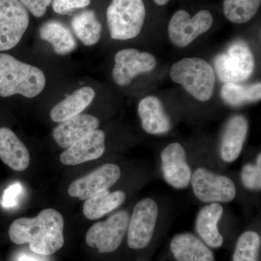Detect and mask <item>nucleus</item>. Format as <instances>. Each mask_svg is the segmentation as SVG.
Wrapping results in <instances>:
<instances>
[{"label": "nucleus", "instance_id": "nucleus-1", "mask_svg": "<svg viewBox=\"0 0 261 261\" xmlns=\"http://www.w3.org/2000/svg\"><path fill=\"white\" fill-rule=\"evenodd\" d=\"M64 219L53 208L44 209L34 218L15 220L9 228V237L16 245L29 244L31 251L48 256L64 245Z\"/></svg>", "mask_w": 261, "mask_h": 261}, {"label": "nucleus", "instance_id": "nucleus-2", "mask_svg": "<svg viewBox=\"0 0 261 261\" xmlns=\"http://www.w3.org/2000/svg\"><path fill=\"white\" fill-rule=\"evenodd\" d=\"M46 84L44 73L33 65L10 55L0 54V96L21 94L32 98L42 92Z\"/></svg>", "mask_w": 261, "mask_h": 261}, {"label": "nucleus", "instance_id": "nucleus-3", "mask_svg": "<svg viewBox=\"0 0 261 261\" xmlns=\"http://www.w3.org/2000/svg\"><path fill=\"white\" fill-rule=\"evenodd\" d=\"M170 76L192 97L202 102L209 100L214 94L216 74L212 66L198 58H186L171 66Z\"/></svg>", "mask_w": 261, "mask_h": 261}, {"label": "nucleus", "instance_id": "nucleus-4", "mask_svg": "<svg viewBox=\"0 0 261 261\" xmlns=\"http://www.w3.org/2000/svg\"><path fill=\"white\" fill-rule=\"evenodd\" d=\"M145 16L142 0H112L107 10L111 37L116 40L137 37L143 27Z\"/></svg>", "mask_w": 261, "mask_h": 261}, {"label": "nucleus", "instance_id": "nucleus-5", "mask_svg": "<svg viewBox=\"0 0 261 261\" xmlns=\"http://www.w3.org/2000/svg\"><path fill=\"white\" fill-rule=\"evenodd\" d=\"M214 67L221 82L239 84L250 78L255 67V60L246 43L238 41L215 58Z\"/></svg>", "mask_w": 261, "mask_h": 261}, {"label": "nucleus", "instance_id": "nucleus-6", "mask_svg": "<svg viewBox=\"0 0 261 261\" xmlns=\"http://www.w3.org/2000/svg\"><path fill=\"white\" fill-rule=\"evenodd\" d=\"M159 214V206L152 199L146 197L137 202L126 233L130 250L140 251L148 248L153 240Z\"/></svg>", "mask_w": 261, "mask_h": 261}, {"label": "nucleus", "instance_id": "nucleus-7", "mask_svg": "<svg viewBox=\"0 0 261 261\" xmlns=\"http://www.w3.org/2000/svg\"><path fill=\"white\" fill-rule=\"evenodd\" d=\"M129 222V215L120 211L111 215L106 221H99L92 226L86 235L89 247L97 249L100 254L116 251L126 236Z\"/></svg>", "mask_w": 261, "mask_h": 261}, {"label": "nucleus", "instance_id": "nucleus-8", "mask_svg": "<svg viewBox=\"0 0 261 261\" xmlns=\"http://www.w3.org/2000/svg\"><path fill=\"white\" fill-rule=\"evenodd\" d=\"M190 182L196 197L206 203L229 202L236 197V187L231 178L207 168L195 170Z\"/></svg>", "mask_w": 261, "mask_h": 261}, {"label": "nucleus", "instance_id": "nucleus-9", "mask_svg": "<svg viewBox=\"0 0 261 261\" xmlns=\"http://www.w3.org/2000/svg\"><path fill=\"white\" fill-rule=\"evenodd\" d=\"M29 24L28 12L18 0H0V51L15 47Z\"/></svg>", "mask_w": 261, "mask_h": 261}, {"label": "nucleus", "instance_id": "nucleus-10", "mask_svg": "<svg viewBox=\"0 0 261 261\" xmlns=\"http://www.w3.org/2000/svg\"><path fill=\"white\" fill-rule=\"evenodd\" d=\"M213 21V15L207 10L199 11L193 18L185 10H178L168 24V35L174 45L185 47L207 32L212 27Z\"/></svg>", "mask_w": 261, "mask_h": 261}, {"label": "nucleus", "instance_id": "nucleus-11", "mask_svg": "<svg viewBox=\"0 0 261 261\" xmlns=\"http://www.w3.org/2000/svg\"><path fill=\"white\" fill-rule=\"evenodd\" d=\"M121 176V169L112 163L103 165L83 177L70 184L68 194L70 197L86 200L99 192L108 190Z\"/></svg>", "mask_w": 261, "mask_h": 261}, {"label": "nucleus", "instance_id": "nucleus-12", "mask_svg": "<svg viewBox=\"0 0 261 261\" xmlns=\"http://www.w3.org/2000/svg\"><path fill=\"white\" fill-rule=\"evenodd\" d=\"M155 58L148 53H141L136 49H125L115 56L113 78L119 86H126L142 73L153 70Z\"/></svg>", "mask_w": 261, "mask_h": 261}, {"label": "nucleus", "instance_id": "nucleus-13", "mask_svg": "<svg viewBox=\"0 0 261 261\" xmlns=\"http://www.w3.org/2000/svg\"><path fill=\"white\" fill-rule=\"evenodd\" d=\"M165 180L173 188H187L191 181L192 171L186 151L181 144L174 142L165 147L161 154Z\"/></svg>", "mask_w": 261, "mask_h": 261}, {"label": "nucleus", "instance_id": "nucleus-14", "mask_svg": "<svg viewBox=\"0 0 261 261\" xmlns=\"http://www.w3.org/2000/svg\"><path fill=\"white\" fill-rule=\"evenodd\" d=\"M106 135L102 130L96 129L77 141L61 154V163L76 166L102 157L106 151Z\"/></svg>", "mask_w": 261, "mask_h": 261}, {"label": "nucleus", "instance_id": "nucleus-15", "mask_svg": "<svg viewBox=\"0 0 261 261\" xmlns=\"http://www.w3.org/2000/svg\"><path fill=\"white\" fill-rule=\"evenodd\" d=\"M171 257L174 261H215L211 247L199 237L190 232L176 233L169 244Z\"/></svg>", "mask_w": 261, "mask_h": 261}, {"label": "nucleus", "instance_id": "nucleus-16", "mask_svg": "<svg viewBox=\"0 0 261 261\" xmlns=\"http://www.w3.org/2000/svg\"><path fill=\"white\" fill-rule=\"evenodd\" d=\"M99 121L92 115L80 114L61 122L53 130V138L62 148L67 149L90 132L97 129Z\"/></svg>", "mask_w": 261, "mask_h": 261}, {"label": "nucleus", "instance_id": "nucleus-17", "mask_svg": "<svg viewBox=\"0 0 261 261\" xmlns=\"http://www.w3.org/2000/svg\"><path fill=\"white\" fill-rule=\"evenodd\" d=\"M223 212L224 209L220 204L211 203L202 207L196 218V231L199 238L211 249H219L224 245V237L218 226Z\"/></svg>", "mask_w": 261, "mask_h": 261}, {"label": "nucleus", "instance_id": "nucleus-18", "mask_svg": "<svg viewBox=\"0 0 261 261\" xmlns=\"http://www.w3.org/2000/svg\"><path fill=\"white\" fill-rule=\"evenodd\" d=\"M248 123L241 115L233 116L225 126L220 146L221 159L232 163L240 157L246 140Z\"/></svg>", "mask_w": 261, "mask_h": 261}, {"label": "nucleus", "instance_id": "nucleus-19", "mask_svg": "<svg viewBox=\"0 0 261 261\" xmlns=\"http://www.w3.org/2000/svg\"><path fill=\"white\" fill-rule=\"evenodd\" d=\"M138 113L143 129L149 135L168 133L171 122L159 98L149 96L142 99L138 106Z\"/></svg>", "mask_w": 261, "mask_h": 261}, {"label": "nucleus", "instance_id": "nucleus-20", "mask_svg": "<svg viewBox=\"0 0 261 261\" xmlns=\"http://www.w3.org/2000/svg\"><path fill=\"white\" fill-rule=\"evenodd\" d=\"M0 159L17 171L27 169L30 163L27 147L13 130L5 127L0 128Z\"/></svg>", "mask_w": 261, "mask_h": 261}, {"label": "nucleus", "instance_id": "nucleus-21", "mask_svg": "<svg viewBox=\"0 0 261 261\" xmlns=\"http://www.w3.org/2000/svg\"><path fill=\"white\" fill-rule=\"evenodd\" d=\"M95 96L94 89L89 87H82L75 91L71 95L57 104L50 113L53 121L61 123L78 116L88 107Z\"/></svg>", "mask_w": 261, "mask_h": 261}, {"label": "nucleus", "instance_id": "nucleus-22", "mask_svg": "<svg viewBox=\"0 0 261 261\" xmlns=\"http://www.w3.org/2000/svg\"><path fill=\"white\" fill-rule=\"evenodd\" d=\"M124 192L109 190L99 192L86 200L83 206L84 216L89 220H97L118 208L126 200Z\"/></svg>", "mask_w": 261, "mask_h": 261}, {"label": "nucleus", "instance_id": "nucleus-23", "mask_svg": "<svg viewBox=\"0 0 261 261\" xmlns=\"http://www.w3.org/2000/svg\"><path fill=\"white\" fill-rule=\"evenodd\" d=\"M39 35L44 40L50 43L57 54L65 56L77 47L76 42L69 29L61 22L51 20L43 24Z\"/></svg>", "mask_w": 261, "mask_h": 261}, {"label": "nucleus", "instance_id": "nucleus-24", "mask_svg": "<svg viewBox=\"0 0 261 261\" xmlns=\"http://www.w3.org/2000/svg\"><path fill=\"white\" fill-rule=\"evenodd\" d=\"M71 27L84 45H94L100 39L102 25L92 10H84L75 15L72 19Z\"/></svg>", "mask_w": 261, "mask_h": 261}, {"label": "nucleus", "instance_id": "nucleus-25", "mask_svg": "<svg viewBox=\"0 0 261 261\" xmlns=\"http://www.w3.org/2000/svg\"><path fill=\"white\" fill-rule=\"evenodd\" d=\"M221 94L224 102L231 106L257 102L261 99V84L258 82L245 86L237 83H225L221 88Z\"/></svg>", "mask_w": 261, "mask_h": 261}, {"label": "nucleus", "instance_id": "nucleus-26", "mask_svg": "<svg viewBox=\"0 0 261 261\" xmlns=\"http://www.w3.org/2000/svg\"><path fill=\"white\" fill-rule=\"evenodd\" d=\"M260 248V235L251 230L245 231L235 245L232 261H259Z\"/></svg>", "mask_w": 261, "mask_h": 261}, {"label": "nucleus", "instance_id": "nucleus-27", "mask_svg": "<svg viewBox=\"0 0 261 261\" xmlns=\"http://www.w3.org/2000/svg\"><path fill=\"white\" fill-rule=\"evenodd\" d=\"M261 0H224L225 16L231 23H247L256 14Z\"/></svg>", "mask_w": 261, "mask_h": 261}, {"label": "nucleus", "instance_id": "nucleus-28", "mask_svg": "<svg viewBox=\"0 0 261 261\" xmlns=\"http://www.w3.org/2000/svg\"><path fill=\"white\" fill-rule=\"evenodd\" d=\"M241 179L244 186L250 190H260L261 188V154L257 155L256 164L247 163L243 166Z\"/></svg>", "mask_w": 261, "mask_h": 261}, {"label": "nucleus", "instance_id": "nucleus-29", "mask_svg": "<svg viewBox=\"0 0 261 261\" xmlns=\"http://www.w3.org/2000/svg\"><path fill=\"white\" fill-rule=\"evenodd\" d=\"M89 4L90 0H53V8L58 14L68 15L70 12L86 8Z\"/></svg>", "mask_w": 261, "mask_h": 261}, {"label": "nucleus", "instance_id": "nucleus-30", "mask_svg": "<svg viewBox=\"0 0 261 261\" xmlns=\"http://www.w3.org/2000/svg\"><path fill=\"white\" fill-rule=\"evenodd\" d=\"M23 192V187L19 182H15L5 190L1 200V205L5 208H10L18 205L19 198Z\"/></svg>", "mask_w": 261, "mask_h": 261}, {"label": "nucleus", "instance_id": "nucleus-31", "mask_svg": "<svg viewBox=\"0 0 261 261\" xmlns=\"http://www.w3.org/2000/svg\"><path fill=\"white\" fill-rule=\"evenodd\" d=\"M28 9L33 15L39 18L45 14L47 7L53 3V0H18Z\"/></svg>", "mask_w": 261, "mask_h": 261}, {"label": "nucleus", "instance_id": "nucleus-32", "mask_svg": "<svg viewBox=\"0 0 261 261\" xmlns=\"http://www.w3.org/2000/svg\"><path fill=\"white\" fill-rule=\"evenodd\" d=\"M44 255L38 254L29 253V252H20L15 257V261H47L43 258Z\"/></svg>", "mask_w": 261, "mask_h": 261}, {"label": "nucleus", "instance_id": "nucleus-33", "mask_svg": "<svg viewBox=\"0 0 261 261\" xmlns=\"http://www.w3.org/2000/svg\"><path fill=\"white\" fill-rule=\"evenodd\" d=\"M154 1L156 4L163 6V5L167 4L169 0H154Z\"/></svg>", "mask_w": 261, "mask_h": 261}, {"label": "nucleus", "instance_id": "nucleus-34", "mask_svg": "<svg viewBox=\"0 0 261 261\" xmlns=\"http://www.w3.org/2000/svg\"><path fill=\"white\" fill-rule=\"evenodd\" d=\"M140 261H148V260H140Z\"/></svg>", "mask_w": 261, "mask_h": 261}]
</instances>
